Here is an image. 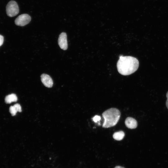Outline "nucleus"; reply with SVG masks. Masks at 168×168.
Wrapping results in <instances>:
<instances>
[{
  "mask_svg": "<svg viewBox=\"0 0 168 168\" xmlns=\"http://www.w3.org/2000/svg\"><path fill=\"white\" fill-rule=\"evenodd\" d=\"M139 62L136 58L130 56H120L117 67L118 72L124 76L129 75L138 69Z\"/></svg>",
  "mask_w": 168,
  "mask_h": 168,
  "instance_id": "obj_1",
  "label": "nucleus"
},
{
  "mask_svg": "<svg viewBox=\"0 0 168 168\" xmlns=\"http://www.w3.org/2000/svg\"><path fill=\"white\" fill-rule=\"evenodd\" d=\"M120 113L116 108H111L105 111L102 114L104 119L102 127L108 128L115 125L120 119Z\"/></svg>",
  "mask_w": 168,
  "mask_h": 168,
  "instance_id": "obj_2",
  "label": "nucleus"
},
{
  "mask_svg": "<svg viewBox=\"0 0 168 168\" xmlns=\"http://www.w3.org/2000/svg\"><path fill=\"white\" fill-rule=\"evenodd\" d=\"M6 13L9 16L12 17L17 15L19 12V8L16 2L11 1L8 2L6 7Z\"/></svg>",
  "mask_w": 168,
  "mask_h": 168,
  "instance_id": "obj_3",
  "label": "nucleus"
},
{
  "mask_svg": "<svg viewBox=\"0 0 168 168\" xmlns=\"http://www.w3.org/2000/svg\"><path fill=\"white\" fill-rule=\"evenodd\" d=\"M31 18L28 14H24L18 16L15 19V24L20 26H24L28 24L30 21Z\"/></svg>",
  "mask_w": 168,
  "mask_h": 168,
  "instance_id": "obj_4",
  "label": "nucleus"
},
{
  "mask_svg": "<svg viewBox=\"0 0 168 168\" xmlns=\"http://www.w3.org/2000/svg\"><path fill=\"white\" fill-rule=\"evenodd\" d=\"M58 44L60 48L62 49L66 50L68 48V43L67 35L65 32L61 33L58 39Z\"/></svg>",
  "mask_w": 168,
  "mask_h": 168,
  "instance_id": "obj_5",
  "label": "nucleus"
},
{
  "mask_svg": "<svg viewBox=\"0 0 168 168\" xmlns=\"http://www.w3.org/2000/svg\"><path fill=\"white\" fill-rule=\"evenodd\" d=\"M42 82L46 87H51L53 84V81L51 77L49 75L43 74L41 76Z\"/></svg>",
  "mask_w": 168,
  "mask_h": 168,
  "instance_id": "obj_6",
  "label": "nucleus"
},
{
  "mask_svg": "<svg viewBox=\"0 0 168 168\" xmlns=\"http://www.w3.org/2000/svg\"><path fill=\"white\" fill-rule=\"evenodd\" d=\"M125 123L128 128L131 129L136 128L138 126L136 120L131 117H127L125 120Z\"/></svg>",
  "mask_w": 168,
  "mask_h": 168,
  "instance_id": "obj_7",
  "label": "nucleus"
},
{
  "mask_svg": "<svg viewBox=\"0 0 168 168\" xmlns=\"http://www.w3.org/2000/svg\"><path fill=\"white\" fill-rule=\"evenodd\" d=\"M9 111L12 115L14 116L16 115L17 112H21V108L20 104H16L10 107Z\"/></svg>",
  "mask_w": 168,
  "mask_h": 168,
  "instance_id": "obj_8",
  "label": "nucleus"
},
{
  "mask_svg": "<svg viewBox=\"0 0 168 168\" xmlns=\"http://www.w3.org/2000/svg\"><path fill=\"white\" fill-rule=\"evenodd\" d=\"M17 100V97L14 94H11L7 96L5 99V102L7 104H10L12 102H16Z\"/></svg>",
  "mask_w": 168,
  "mask_h": 168,
  "instance_id": "obj_9",
  "label": "nucleus"
},
{
  "mask_svg": "<svg viewBox=\"0 0 168 168\" xmlns=\"http://www.w3.org/2000/svg\"><path fill=\"white\" fill-rule=\"evenodd\" d=\"M125 135L124 132L122 131H120L114 133L113 134V138L118 141L121 140L124 138Z\"/></svg>",
  "mask_w": 168,
  "mask_h": 168,
  "instance_id": "obj_10",
  "label": "nucleus"
},
{
  "mask_svg": "<svg viewBox=\"0 0 168 168\" xmlns=\"http://www.w3.org/2000/svg\"><path fill=\"white\" fill-rule=\"evenodd\" d=\"M100 117L98 115H96L92 118L93 121L95 122H97V121L100 120Z\"/></svg>",
  "mask_w": 168,
  "mask_h": 168,
  "instance_id": "obj_11",
  "label": "nucleus"
},
{
  "mask_svg": "<svg viewBox=\"0 0 168 168\" xmlns=\"http://www.w3.org/2000/svg\"><path fill=\"white\" fill-rule=\"evenodd\" d=\"M3 41V37L2 35H0V46L2 45Z\"/></svg>",
  "mask_w": 168,
  "mask_h": 168,
  "instance_id": "obj_12",
  "label": "nucleus"
},
{
  "mask_svg": "<svg viewBox=\"0 0 168 168\" xmlns=\"http://www.w3.org/2000/svg\"><path fill=\"white\" fill-rule=\"evenodd\" d=\"M166 96L167 98V100L166 101V106L167 109H168V91L166 93Z\"/></svg>",
  "mask_w": 168,
  "mask_h": 168,
  "instance_id": "obj_13",
  "label": "nucleus"
},
{
  "mask_svg": "<svg viewBox=\"0 0 168 168\" xmlns=\"http://www.w3.org/2000/svg\"><path fill=\"white\" fill-rule=\"evenodd\" d=\"M114 168H124V167H122L119 166H115Z\"/></svg>",
  "mask_w": 168,
  "mask_h": 168,
  "instance_id": "obj_14",
  "label": "nucleus"
}]
</instances>
